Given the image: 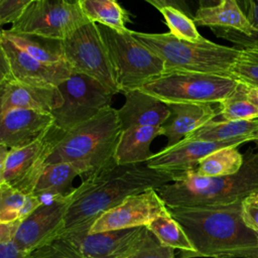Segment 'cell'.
Instances as JSON below:
<instances>
[{"instance_id":"cell-16","label":"cell","mask_w":258,"mask_h":258,"mask_svg":"<svg viewBox=\"0 0 258 258\" xmlns=\"http://www.w3.org/2000/svg\"><path fill=\"white\" fill-rule=\"evenodd\" d=\"M0 41L9 61L12 78L17 82L39 88H57L73 74L68 66L47 64L31 57L1 34Z\"/></svg>"},{"instance_id":"cell-33","label":"cell","mask_w":258,"mask_h":258,"mask_svg":"<svg viewBox=\"0 0 258 258\" xmlns=\"http://www.w3.org/2000/svg\"><path fill=\"white\" fill-rule=\"evenodd\" d=\"M238 3L255 31L254 37L249 38L240 32H237L234 30H228V29L217 28V29H213V31L215 32L216 35L227 38L230 41H233L239 44L241 47H238V48L246 49L258 44V1L243 0V1H238Z\"/></svg>"},{"instance_id":"cell-29","label":"cell","mask_w":258,"mask_h":258,"mask_svg":"<svg viewBox=\"0 0 258 258\" xmlns=\"http://www.w3.org/2000/svg\"><path fill=\"white\" fill-rule=\"evenodd\" d=\"M244 155L237 147L219 149L200 160L196 167L198 175L203 177H219L232 175L241 169Z\"/></svg>"},{"instance_id":"cell-39","label":"cell","mask_w":258,"mask_h":258,"mask_svg":"<svg viewBox=\"0 0 258 258\" xmlns=\"http://www.w3.org/2000/svg\"><path fill=\"white\" fill-rule=\"evenodd\" d=\"M19 224L20 221L8 224H0V244L13 241Z\"/></svg>"},{"instance_id":"cell-8","label":"cell","mask_w":258,"mask_h":258,"mask_svg":"<svg viewBox=\"0 0 258 258\" xmlns=\"http://www.w3.org/2000/svg\"><path fill=\"white\" fill-rule=\"evenodd\" d=\"M61 45L64 60L73 73L92 78L113 95L120 93L98 24L83 25L61 40Z\"/></svg>"},{"instance_id":"cell-13","label":"cell","mask_w":258,"mask_h":258,"mask_svg":"<svg viewBox=\"0 0 258 258\" xmlns=\"http://www.w3.org/2000/svg\"><path fill=\"white\" fill-rule=\"evenodd\" d=\"M168 211L155 189L127 197L117 206L103 213L92 225L89 234L146 227Z\"/></svg>"},{"instance_id":"cell-3","label":"cell","mask_w":258,"mask_h":258,"mask_svg":"<svg viewBox=\"0 0 258 258\" xmlns=\"http://www.w3.org/2000/svg\"><path fill=\"white\" fill-rule=\"evenodd\" d=\"M258 191V149L244 155L239 172L219 177H203L196 169L156 189L167 208H212L240 204Z\"/></svg>"},{"instance_id":"cell-21","label":"cell","mask_w":258,"mask_h":258,"mask_svg":"<svg viewBox=\"0 0 258 258\" xmlns=\"http://www.w3.org/2000/svg\"><path fill=\"white\" fill-rule=\"evenodd\" d=\"M192 19L196 25L207 26L211 29L234 30L249 38L255 35L253 27L236 0H222L214 5H201Z\"/></svg>"},{"instance_id":"cell-20","label":"cell","mask_w":258,"mask_h":258,"mask_svg":"<svg viewBox=\"0 0 258 258\" xmlns=\"http://www.w3.org/2000/svg\"><path fill=\"white\" fill-rule=\"evenodd\" d=\"M124 96L125 102L117 110L122 130L131 127H160L169 117L166 104L141 90L126 92Z\"/></svg>"},{"instance_id":"cell-32","label":"cell","mask_w":258,"mask_h":258,"mask_svg":"<svg viewBox=\"0 0 258 258\" xmlns=\"http://www.w3.org/2000/svg\"><path fill=\"white\" fill-rule=\"evenodd\" d=\"M26 196L6 183H0V224L24 220L23 207Z\"/></svg>"},{"instance_id":"cell-24","label":"cell","mask_w":258,"mask_h":258,"mask_svg":"<svg viewBox=\"0 0 258 258\" xmlns=\"http://www.w3.org/2000/svg\"><path fill=\"white\" fill-rule=\"evenodd\" d=\"M184 139L226 141L243 140L258 142V118L239 121L212 120Z\"/></svg>"},{"instance_id":"cell-2","label":"cell","mask_w":258,"mask_h":258,"mask_svg":"<svg viewBox=\"0 0 258 258\" xmlns=\"http://www.w3.org/2000/svg\"><path fill=\"white\" fill-rule=\"evenodd\" d=\"M195 252L188 258H255L258 234L241 216V203L212 208H167Z\"/></svg>"},{"instance_id":"cell-9","label":"cell","mask_w":258,"mask_h":258,"mask_svg":"<svg viewBox=\"0 0 258 258\" xmlns=\"http://www.w3.org/2000/svg\"><path fill=\"white\" fill-rule=\"evenodd\" d=\"M57 89L63 103L52 111L51 115L53 125L62 132L82 125L111 107L114 96L97 81L76 73H73Z\"/></svg>"},{"instance_id":"cell-11","label":"cell","mask_w":258,"mask_h":258,"mask_svg":"<svg viewBox=\"0 0 258 258\" xmlns=\"http://www.w3.org/2000/svg\"><path fill=\"white\" fill-rule=\"evenodd\" d=\"M62 131L52 125L26 146L9 149L0 183H6L25 195L33 191L51 150Z\"/></svg>"},{"instance_id":"cell-1","label":"cell","mask_w":258,"mask_h":258,"mask_svg":"<svg viewBox=\"0 0 258 258\" xmlns=\"http://www.w3.org/2000/svg\"><path fill=\"white\" fill-rule=\"evenodd\" d=\"M180 175L152 169L146 163L119 165L114 162L85 177L72 192L59 236L89 232L103 213L127 197L148 189L156 190L177 180Z\"/></svg>"},{"instance_id":"cell-36","label":"cell","mask_w":258,"mask_h":258,"mask_svg":"<svg viewBox=\"0 0 258 258\" xmlns=\"http://www.w3.org/2000/svg\"><path fill=\"white\" fill-rule=\"evenodd\" d=\"M130 258H175L174 249L162 245L152 235L146 244Z\"/></svg>"},{"instance_id":"cell-4","label":"cell","mask_w":258,"mask_h":258,"mask_svg":"<svg viewBox=\"0 0 258 258\" xmlns=\"http://www.w3.org/2000/svg\"><path fill=\"white\" fill-rule=\"evenodd\" d=\"M121 131L117 109L111 106L82 125L62 132L45 164L73 163L83 170L85 178L115 162Z\"/></svg>"},{"instance_id":"cell-5","label":"cell","mask_w":258,"mask_h":258,"mask_svg":"<svg viewBox=\"0 0 258 258\" xmlns=\"http://www.w3.org/2000/svg\"><path fill=\"white\" fill-rule=\"evenodd\" d=\"M132 34L162 60L164 74L191 72L228 76L229 69L241 52L238 47L218 44L209 39L199 43L180 40L169 32L132 30Z\"/></svg>"},{"instance_id":"cell-25","label":"cell","mask_w":258,"mask_h":258,"mask_svg":"<svg viewBox=\"0 0 258 258\" xmlns=\"http://www.w3.org/2000/svg\"><path fill=\"white\" fill-rule=\"evenodd\" d=\"M163 16L165 24L174 37L189 42L199 43L207 38L203 37L194 22L186 4L166 0H146Z\"/></svg>"},{"instance_id":"cell-17","label":"cell","mask_w":258,"mask_h":258,"mask_svg":"<svg viewBox=\"0 0 258 258\" xmlns=\"http://www.w3.org/2000/svg\"><path fill=\"white\" fill-rule=\"evenodd\" d=\"M51 113L12 109L0 115V144L20 148L37 139L53 125Z\"/></svg>"},{"instance_id":"cell-27","label":"cell","mask_w":258,"mask_h":258,"mask_svg":"<svg viewBox=\"0 0 258 258\" xmlns=\"http://www.w3.org/2000/svg\"><path fill=\"white\" fill-rule=\"evenodd\" d=\"M79 4L90 22L119 32L128 30L126 24L130 20V15L117 1L79 0Z\"/></svg>"},{"instance_id":"cell-42","label":"cell","mask_w":258,"mask_h":258,"mask_svg":"<svg viewBox=\"0 0 258 258\" xmlns=\"http://www.w3.org/2000/svg\"><path fill=\"white\" fill-rule=\"evenodd\" d=\"M245 91H246V96L247 98L252 101L256 107L258 108V89H253V88H248L245 86Z\"/></svg>"},{"instance_id":"cell-37","label":"cell","mask_w":258,"mask_h":258,"mask_svg":"<svg viewBox=\"0 0 258 258\" xmlns=\"http://www.w3.org/2000/svg\"><path fill=\"white\" fill-rule=\"evenodd\" d=\"M241 216L245 225L258 234V191L242 201Z\"/></svg>"},{"instance_id":"cell-31","label":"cell","mask_w":258,"mask_h":258,"mask_svg":"<svg viewBox=\"0 0 258 258\" xmlns=\"http://www.w3.org/2000/svg\"><path fill=\"white\" fill-rule=\"evenodd\" d=\"M228 77L248 88L258 89V52L252 49H241L229 69Z\"/></svg>"},{"instance_id":"cell-22","label":"cell","mask_w":258,"mask_h":258,"mask_svg":"<svg viewBox=\"0 0 258 258\" xmlns=\"http://www.w3.org/2000/svg\"><path fill=\"white\" fill-rule=\"evenodd\" d=\"M79 175L83 176V170L73 163L45 164L36 180L32 195L38 197L42 204L51 203L59 197H68L75 190L73 181Z\"/></svg>"},{"instance_id":"cell-30","label":"cell","mask_w":258,"mask_h":258,"mask_svg":"<svg viewBox=\"0 0 258 258\" xmlns=\"http://www.w3.org/2000/svg\"><path fill=\"white\" fill-rule=\"evenodd\" d=\"M220 104L219 114L224 121L251 120L258 118V108L246 96L245 86L237 85L234 92Z\"/></svg>"},{"instance_id":"cell-44","label":"cell","mask_w":258,"mask_h":258,"mask_svg":"<svg viewBox=\"0 0 258 258\" xmlns=\"http://www.w3.org/2000/svg\"><path fill=\"white\" fill-rule=\"evenodd\" d=\"M255 258H258V255H257V256H256V257H255Z\"/></svg>"},{"instance_id":"cell-26","label":"cell","mask_w":258,"mask_h":258,"mask_svg":"<svg viewBox=\"0 0 258 258\" xmlns=\"http://www.w3.org/2000/svg\"><path fill=\"white\" fill-rule=\"evenodd\" d=\"M0 34L11 41L19 49L41 62L68 66L64 60L60 40L20 33L10 29H2L0 30Z\"/></svg>"},{"instance_id":"cell-28","label":"cell","mask_w":258,"mask_h":258,"mask_svg":"<svg viewBox=\"0 0 258 258\" xmlns=\"http://www.w3.org/2000/svg\"><path fill=\"white\" fill-rule=\"evenodd\" d=\"M146 227L162 245L180 250L179 258H188L195 252L184 231L171 217L169 211L154 219Z\"/></svg>"},{"instance_id":"cell-15","label":"cell","mask_w":258,"mask_h":258,"mask_svg":"<svg viewBox=\"0 0 258 258\" xmlns=\"http://www.w3.org/2000/svg\"><path fill=\"white\" fill-rule=\"evenodd\" d=\"M246 143L243 140L208 141L183 139L171 147H164L145 162L148 167L174 174L195 170L201 159L223 148L238 147Z\"/></svg>"},{"instance_id":"cell-40","label":"cell","mask_w":258,"mask_h":258,"mask_svg":"<svg viewBox=\"0 0 258 258\" xmlns=\"http://www.w3.org/2000/svg\"><path fill=\"white\" fill-rule=\"evenodd\" d=\"M12 74L9 66V61L7 59L6 53L2 47L1 41H0V85L12 80Z\"/></svg>"},{"instance_id":"cell-23","label":"cell","mask_w":258,"mask_h":258,"mask_svg":"<svg viewBox=\"0 0 258 258\" xmlns=\"http://www.w3.org/2000/svg\"><path fill=\"white\" fill-rule=\"evenodd\" d=\"M157 136H160V127H131L122 130L114 153L115 162L119 165L145 163L153 155L150 145Z\"/></svg>"},{"instance_id":"cell-10","label":"cell","mask_w":258,"mask_h":258,"mask_svg":"<svg viewBox=\"0 0 258 258\" xmlns=\"http://www.w3.org/2000/svg\"><path fill=\"white\" fill-rule=\"evenodd\" d=\"M88 23L90 21L83 13L79 0H31L9 29L61 41Z\"/></svg>"},{"instance_id":"cell-7","label":"cell","mask_w":258,"mask_h":258,"mask_svg":"<svg viewBox=\"0 0 258 258\" xmlns=\"http://www.w3.org/2000/svg\"><path fill=\"white\" fill-rule=\"evenodd\" d=\"M238 83L224 75L191 72L163 74L138 89L164 104L221 103Z\"/></svg>"},{"instance_id":"cell-41","label":"cell","mask_w":258,"mask_h":258,"mask_svg":"<svg viewBox=\"0 0 258 258\" xmlns=\"http://www.w3.org/2000/svg\"><path fill=\"white\" fill-rule=\"evenodd\" d=\"M8 152H9V148L5 145L0 144V179H1V176H2V173L4 170V165H5V161H6Z\"/></svg>"},{"instance_id":"cell-6","label":"cell","mask_w":258,"mask_h":258,"mask_svg":"<svg viewBox=\"0 0 258 258\" xmlns=\"http://www.w3.org/2000/svg\"><path fill=\"white\" fill-rule=\"evenodd\" d=\"M120 93L142 88L164 74L162 60L137 40L132 30L123 32L98 24Z\"/></svg>"},{"instance_id":"cell-19","label":"cell","mask_w":258,"mask_h":258,"mask_svg":"<svg viewBox=\"0 0 258 258\" xmlns=\"http://www.w3.org/2000/svg\"><path fill=\"white\" fill-rule=\"evenodd\" d=\"M169 117L160 126V135L167 138L165 147H171L206 123L214 120L219 111L211 104H166Z\"/></svg>"},{"instance_id":"cell-18","label":"cell","mask_w":258,"mask_h":258,"mask_svg":"<svg viewBox=\"0 0 258 258\" xmlns=\"http://www.w3.org/2000/svg\"><path fill=\"white\" fill-rule=\"evenodd\" d=\"M63 103L57 88H39L15 80L0 85V115L12 109H28L51 113Z\"/></svg>"},{"instance_id":"cell-14","label":"cell","mask_w":258,"mask_h":258,"mask_svg":"<svg viewBox=\"0 0 258 258\" xmlns=\"http://www.w3.org/2000/svg\"><path fill=\"white\" fill-rule=\"evenodd\" d=\"M71 195L42 204L20 222L13 238L14 244L20 251L29 254L59 236L70 206Z\"/></svg>"},{"instance_id":"cell-12","label":"cell","mask_w":258,"mask_h":258,"mask_svg":"<svg viewBox=\"0 0 258 258\" xmlns=\"http://www.w3.org/2000/svg\"><path fill=\"white\" fill-rule=\"evenodd\" d=\"M152 235L147 227H137L96 234L69 233L59 237L68 240L88 258H130Z\"/></svg>"},{"instance_id":"cell-34","label":"cell","mask_w":258,"mask_h":258,"mask_svg":"<svg viewBox=\"0 0 258 258\" xmlns=\"http://www.w3.org/2000/svg\"><path fill=\"white\" fill-rule=\"evenodd\" d=\"M28 258H88L72 243L58 237L29 253Z\"/></svg>"},{"instance_id":"cell-43","label":"cell","mask_w":258,"mask_h":258,"mask_svg":"<svg viewBox=\"0 0 258 258\" xmlns=\"http://www.w3.org/2000/svg\"><path fill=\"white\" fill-rule=\"evenodd\" d=\"M246 49H252V50L258 52V44H256V45H254V46H252V47H250V48H246Z\"/></svg>"},{"instance_id":"cell-35","label":"cell","mask_w":258,"mask_h":258,"mask_svg":"<svg viewBox=\"0 0 258 258\" xmlns=\"http://www.w3.org/2000/svg\"><path fill=\"white\" fill-rule=\"evenodd\" d=\"M31 0H0V27L14 24L22 15Z\"/></svg>"},{"instance_id":"cell-38","label":"cell","mask_w":258,"mask_h":258,"mask_svg":"<svg viewBox=\"0 0 258 258\" xmlns=\"http://www.w3.org/2000/svg\"><path fill=\"white\" fill-rule=\"evenodd\" d=\"M28 255L20 251L13 241L0 244V258H28Z\"/></svg>"}]
</instances>
